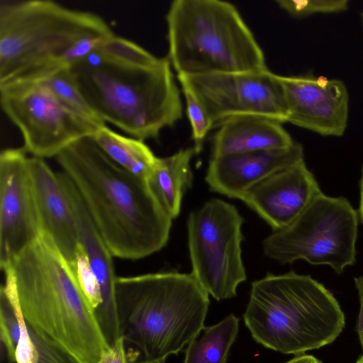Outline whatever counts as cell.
Segmentation results:
<instances>
[{"instance_id":"1","label":"cell","mask_w":363,"mask_h":363,"mask_svg":"<svg viewBox=\"0 0 363 363\" xmlns=\"http://www.w3.org/2000/svg\"><path fill=\"white\" fill-rule=\"evenodd\" d=\"M55 159L113 257L139 259L166 245L172 219L147 180L118 166L92 136L72 143Z\"/></svg>"},{"instance_id":"2","label":"cell","mask_w":363,"mask_h":363,"mask_svg":"<svg viewBox=\"0 0 363 363\" xmlns=\"http://www.w3.org/2000/svg\"><path fill=\"white\" fill-rule=\"evenodd\" d=\"M5 284L26 324L85 363L109 348L73 267L45 233L4 269Z\"/></svg>"},{"instance_id":"3","label":"cell","mask_w":363,"mask_h":363,"mask_svg":"<svg viewBox=\"0 0 363 363\" xmlns=\"http://www.w3.org/2000/svg\"><path fill=\"white\" fill-rule=\"evenodd\" d=\"M208 296L191 273L117 277L121 336L139 354L140 363H165L205 328Z\"/></svg>"},{"instance_id":"4","label":"cell","mask_w":363,"mask_h":363,"mask_svg":"<svg viewBox=\"0 0 363 363\" xmlns=\"http://www.w3.org/2000/svg\"><path fill=\"white\" fill-rule=\"evenodd\" d=\"M167 58L138 67L108 61L96 52L69 66L89 104L105 123L133 138H157L182 117L180 92Z\"/></svg>"},{"instance_id":"5","label":"cell","mask_w":363,"mask_h":363,"mask_svg":"<svg viewBox=\"0 0 363 363\" xmlns=\"http://www.w3.org/2000/svg\"><path fill=\"white\" fill-rule=\"evenodd\" d=\"M243 319L257 343L295 356L331 344L346 323L334 295L310 275L294 272L252 282Z\"/></svg>"},{"instance_id":"6","label":"cell","mask_w":363,"mask_h":363,"mask_svg":"<svg viewBox=\"0 0 363 363\" xmlns=\"http://www.w3.org/2000/svg\"><path fill=\"white\" fill-rule=\"evenodd\" d=\"M168 55L177 75L259 71L264 54L236 7L220 0H174L166 15Z\"/></svg>"},{"instance_id":"7","label":"cell","mask_w":363,"mask_h":363,"mask_svg":"<svg viewBox=\"0 0 363 363\" xmlns=\"http://www.w3.org/2000/svg\"><path fill=\"white\" fill-rule=\"evenodd\" d=\"M113 33L90 11L49 0H1L0 84L55 67L82 39Z\"/></svg>"},{"instance_id":"8","label":"cell","mask_w":363,"mask_h":363,"mask_svg":"<svg viewBox=\"0 0 363 363\" xmlns=\"http://www.w3.org/2000/svg\"><path fill=\"white\" fill-rule=\"evenodd\" d=\"M359 223L346 198L322 192L289 225L273 230L263 240V251L283 264L303 260L340 274L355 263Z\"/></svg>"},{"instance_id":"9","label":"cell","mask_w":363,"mask_h":363,"mask_svg":"<svg viewBox=\"0 0 363 363\" xmlns=\"http://www.w3.org/2000/svg\"><path fill=\"white\" fill-rule=\"evenodd\" d=\"M243 218L235 206L213 199L187 220L191 274L216 300L230 298L247 278L242 259Z\"/></svg>"},{"instance_id":"10","label":"cell","mask_w":363,"mask_h":363,"mask_svg":"<svg viewBox=\"0 0 363 363\" xmlns=\"http://www.w3.org/2000/svg\"><path fill=\"white\" fill-rule=\"evenodd\" d=\"M5 115L18 128L23 148L33 157H56L99 128L64 106L40 82L13 79L0 84ZM100 127V126H99Z\"/></svg>"},{"instance_id":"11","label":"cell","mask_w":363,"mask_h":363,"mask_svg":"<svg viewBox=\"0 0 363 363\" xmlns=\"http://www.w3.org/2000/svg\"><path fill=\"white\" fill-rule=\"evenodd\" d=\"M182 76L214 125L235 117L256 116L286 123L288 113L277 74L259 71Z\"/></svg>"},{"instance_id":"12","label":"cell","mask_w":363,"mask_h":363,"mask_svg":"<svg viewBox=\"0 0 363 363\" xmlns=\"http://www.w3.org/2000/svg\"><path fill=\"white\" fill-rule=\"evenodd\" d=\"M26 150L0 155V267L1 270L41 234Z\"/></svg>"},{"instance_id":"13","label":"cell","mask_w":363,"mask_h":363,"mask_svg":"<svg viewBox=\"0 0 363 363\" xmlns=\"http://www.w3.org/2000/svg\"><path fill=\"white\" fill-rule=\"evenodd\" d=\"M287 113V122L323 136L340 137L348 124L350 97L340 79L277 74Z\"/></svg>"},{"instance_id":"14","label":"cell","mask_w":363,"mask_h":363,"mask_svg":"<svg viewBox=\"0 0 363 363\" xmlns=\"http://www.w3.org/2000/svg\"><path fill=\"white\" fill-rule=\"evenodd\" d=\"M321 193L315 176L303 160L255 184L241 200L273 231L289 225Z\"/></svg>"},{"instance_id":"15","label":"cell","mask_w":363,"mask_h":363,"mask_svg":"<svg viewBox=\"0 0 363 363\" xmlns=\"http://www.w3.org/2000/svg\"><path fill=\"white\" fill-rule=\"evenodd\" d=\"M59 178L75 214L79 241L97 282L101 303L95 311L99 325L109 347L121 337L117 315L113 257L98 232L74 184L63 172H57Z\"/></svg>"},{"instance_id":"16","label":"cell","mask_w":363,"mask_h":363,"mask_svg":"<svg viewBox=\"0 0 363 363\" xmlns=\"http://www.w3.org/2000/svg\"><path fill=\"white\" fill-rule=\"evenodd\" d=\"M304 160L302 145L211 157L205 180L213 192L241 200L245 193L271 174Z\"/></svg>"},{"instance_id":"17","label":"cell","mask_w":363,"mask_h":363,"mask_svg":"<svg viewBox=\"0 0 363 363\" xmlns=\"http://www.w3.org/2000/svg\"><path fill=\"white\" fill-rule=\"evenodd\" d=\"M28 165L41 233L52 240L74 269L80 246L79 232L58 174L43 158L28 157Z\"/></svg>"},{"instance_id":"18","label":"cell","mask_w":363,"mask_h":363,"mask_svg":"<svg viewBox=\"0 0 363 363\" xmlns=\"http://www.w3.org/2000/svg\"><path fill=\"white\" fill-rule=\"evenodd\" d=\"M218 126L212 141L211 157L286 148L295 143L282 123L267 117H235Z\"/></svg>"},{"instance_id":"19","label":"cell","mask_w":363,"mask_h":363,"mask_svg":"<svg viewBox=\"0 0 363 363\" xmlns=\"http://www.w3.org/2000/svg\"><path fill=\"white\" fill-rule=\"evenodd\" d=\"M195 155L191 147L168 157H157L147 179L155 197L172 219L179 216L182 198L192 184L191 162Z\"/></svg>"},{"instance_id":"20","label":"cell","mask_w":363,"mask_h":363,"mask_svg":"<svg viewBox=\"0 0 363 363\" xmlns=\"http://www.w3.org/2000/svg\"><path fill=\"white\" fill-rule=\"evenodd\" d=\"M92 138L118 166L137 177L148 179L157 157L143 140L121 135L106 125L99 127Z\"/></svg>"},{"instance_id":"21","label":"cell","mask_w":363,"mask_h":363,"mask_svg":"<svg viewBox=\"0 0 363 363\" xmlns=\"http://www.w3.org/2000/svg\"><path fill=\"white\" fill-rule=\"evenodd\" d=\"M239 321L230 314L219 323L205 327L201 336L187 345L183 363H227L238 333Z\"/></svg>"},{"instance_id":"22","label":"cell","mask_w":363,"mask_h":363,"mask_svg":"<svg viewBox=\"0 0 363 363\" xmlns=\"http://www.w3.org/2000/svg\"><path fill=\"white\" fill-rule=\"evenodd\" d=\"M14 79L40 82L69 111L96 126L106 125L82 94L69 67H52Z\"/></svg>"},{"instance_id":"23","label":"cell","mask_w":363,"mask_h":363,"mask_svg":"<svg viewBox=\"0 0 363 363\" xmlns=\"http://www.w3.org/2000/svg\"><path fill=\"white\" fill-rule=\"evenodd\" d=\"M94 52L108 61L138 67L154 65L160 58L135 43L114 33L105 38Z\"/></svg>"},{"instance_id":"24","label":"cell","mask_w":363,"mask_h":363,"mask_svg":"<svg viewBox=\"0 0 363 363\" xmlns=\"http://www.w3.org/2000/svg\"><path fill=\"white\" fill-rule=\"evenodd\" d=\"M177 79L185 99L186 114L192 131L193 147L196 154H199L202 150L204 140L213 124L185 79L179 75H177Z\"/></svg>"},{"instance_id":"25","label":"cell","mask_w":363,"mask_h":363,"mask_svg":"<svg viewBox=\"0 0 363 363\" xmlns=\"http://www.w3.org/2000/svg\"><path fill=\"white\" fill-rule=\"evenodd\" d=\"M277 5L289 16L303 18L315 14L337 13L347 11L349 0H277Z\"/></svg>"},{"instance_id":"26","label":"cell","mask_w":363,"mask_h":363,"mask_svg":"<svg viewBox=\"0 0 363 363\" xmlns=\"http://www.w3.org/2000/svg\"><path fill=\"white\" fill-rule=\"evenodd\" d=\"M74 271L81 288L95 312L101 303V294L96 279L90 269L87 257L81 244L77 255Z\"/></svg>"},{"instance_id":"27","label":"cell","mask_w":363,"mask_h":363,"mask_svg":"<svg viewBox=\"0 0 363 363\" xmlns=\"http://www.w3.org/2000/svg\"><path fill=\"white\" fill-rule=\"evenodd\" d=\"M98 363H140L139 354L125 344L121 336L102 354Z\"/></svg>"},{"instance_id":"28","label":"cell","mask_w":363,"mask_h":363,"mask_svg":"<svg viewBox=\"0 0 363 363\" xmlns=\"http://www.w3.org/2000/svg\"><path fill=\"white\" fill-rule=\"evenodd\" d=\"M359 300V313L357 324V333L362 349L363 357V275L354 279Z\"/></svg>"},{"instance_id":"29","label":"cell","mask_w":363,"mask_h":363,"mask_svg":"<svg viewBox=\"0 0 363 363\" xmlns=\"http://www.w3.org/2000/svg\"><path fill=\"white\" fill-rule=\"evenodd\" d=\"M284 363H322L320 359L311 354H301L295 356L289 361Z\"/></svg>"},{"instance_id":"30","label":"cell","mask_w":363,"mask_h":363,"mask_svg":"<svg viewBox=\"0 0 363 363\" xmlns=\"http://www.w3.org/2000/svg\"><path fill=\"white\" fill-rule=\"evenodd\" d=\"M357 214L359 221L363 226V165L361 169V177L359 179V204Z\"/></svg>"},{"instance_id":"31","label":"cell","mask_w":363,"mask_h":363,"mask_svg":"<svg viewBox=\"0 0 363 363\" xmlns=\"http://www.w3.org/2000/svg\"><path fill=\"white\" fill-rule=\"evenodd\" d=\"M355 363H363V357L361 356Z\"/></svg>"},{"instance_id":"32","label":"cell","mask_w":363,"mask_h":363,"mask_svg":"<svg viewBox=\"0 0 363 363\" xmlns=\"http://www.w3.org/2000/svg\"><path fill=\"white\" fill-rule=\"evenodd\" d=\"M361 19H362V26H363V12L361 13Z\"/></svg>"}]
</instances>
